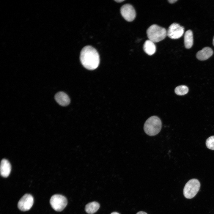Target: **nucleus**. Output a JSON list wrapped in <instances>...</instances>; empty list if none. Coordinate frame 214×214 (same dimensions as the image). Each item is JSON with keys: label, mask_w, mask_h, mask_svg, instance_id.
Listing matches in <instances>:
<instances>
[{"label": "nucleus", "mask_w": 214, "mask_h": 214, "mask_svg": "<svg viewBox=\"0 0 214 214\" xmlns=\"http://www.w3.org/2000/svg\"><path fill=\"white\" fill-rule=\"evenodd\" d=\"M185 46L187 49L191 48L193 44V36L192 31L189 30L186 31L184 35Z\"/></svg>", "instance_id": "nucleus-13"}, {"label": "nucleus", "mask_w": 214, "mask_h": 214, "mask_svg": "<svg viewBox=\"0 0 214 214\" xmlns=\"http://www.w3.org/2000/svg\"><path fill=\"white\" fill-rule=\"evenodd\" d=\"M213 45L214 46V37H213Z\"/></svg>", "instance_id": "nucleus-21"}, {"label": "nucleus", "mask_w": 214, "mask_h": 214, "mask_svg": "<svg viewBox=\"0 0 214 214\" xmlns=\"http://www.w3.org/2000/svg\"><path fill=\"white\" fill-rule=\"evenodd\" d=\"M111 214H119L116 212H114L111 213Z\"/></svg>", "instance_id": "nucleus-20"}, {"label": "nucleus", "mask_w": 214, "mask_h": 214, "mask_svg": "<svg viewBox=\"0 0 214 214\" xmlns=\"http://www.w3.org/2000/svg\"><path fill=\"white\" fill-rule=\"evenodd\" d=\"M188 90L187 86L182 85L177 86L174 89V92L177 95H182L186 94L188 92Z\"/></svg>", "instance_id": "nucleus-15"}, {"label": "nucleus", "mask_w": 214, "mask_h": 214, "mask_svg": "<svg viewBox=\"0 0 214 214\" xmlns=\"http://www.w3.org/2000/svg\"><path fill=\"white\" fill-rule=\"evenodd\" d=\"M200 187L199 181L196 179L189 180L185 184L183 190V195L186 198L191 199L198 192Z\"/></svg>", "instance_id": "nucleus-4"}, {"label": "nucleus", "mask_w": 214, "mask_h": 214, "mask_svg": "<svg viewBox=\"0 0 214 214\" xmlns=\"http://www.w3.org/2000/svg\"><path fill=\"white\" fill-rule=\"evenodd\" d=\"M11 166L9 161L6 159H2L1 162L0 174L3 177H7L10 174Z\"/></svg>", "instance_id": "nucleus-11"}, {"label": "nucleus", "mask_w": 214, "mask_h": 214, "mask_svg": "<svg viewBox=\"0 0 214 214\" xmlns=\"http://www.w3.org/2000/svg\"><path fill=\"white\" fill-rule=\"evenodd\" d=\"M80 58L83 66L89 70L96 69L99 64V54L96 49L91 46H86L82 48Z\"/></svg>", "instance_id": "nucleus-1"}, {"label": "nucleus", "mask_w": 214, "mask_h": 214, "mask_svg": "<svg viewBox=\"0 0 214 214\" xmlns=\"http://www.w3.org/2000/svg\"><path fill=\"white\" fill-rule=\"evenodd\" d=\"M184 28L177 23H173L169 26L167 31V36L170 38L176 39L181 37L183 34Z\"/></svg>", "instance_id": "nucleus-6"}, {"label": "nucleus", "mask_w": 214, "mask_h": 214, "mask_svg": "<svg viewBox=\"0 0 214 214\" xmlns=\"http://www.w3.org/2000/svg\"><path fill=\"white\" fill-rule=\"evenodd\" d=\"M213 54V51L212 48L209 47H205L198 51L196 56L198 59L203 61L208 59Z\"/></svg>", "instance_id": "nucleus-10"}, {"label": "nucleus", "mask_w": 214, "mask_h": 214, "mask_svg": "<svg viewBox=\"0 0 214 214\" xmlns=\"http://www.w3.org/2000/svg\"><path fill=\"white\" fill-rule=\"evenodd\" d=\"M177 0H168L169 2L171 4H173L177 1Z\"/></svg>", "instance_id": "nucleus-17"}, {"label": "nucleus", "mask_w": 214, "mask_h": 214, "mask_svg": "<svg viewBox=\"0 0 214 214\" xmlns=\"http://www.w3.org/2000/svg\"><path fill=\"white\" fill-rule=\"evenodd\" d=\"M100 207L99 204L96 202H93L87 204L85 206L86 212L89 214L95 213Z\"/></svg>", "instance_id": "nucleus-14"}, {"label": "nucleus", "mask_w": 214, "mask_h": 214, "mask_svg": "<svg viewBox=\"0 0 214 214\" xmlns=\"http://www.w3.org/2000/svg\"><path fill=\"white\" fill-rule=\"evenodd\" d=\"M124 1V0H115V1L117 2H121Z\"/></svg>", "instance_id": "nucleus-19"}, {"label": "nucleus", "mask_w": 214, "mask_h": 214, "mask_svg": "<svg viewBox=\"0 0 214 214\" xmlns=\"http://www.w3.org/2000/svg\"><path fill=\"white\" fill-rule=\"evenodd\" d=\"M154 43L149 40H146L143 45V48L144 52L149 55L153 54L156 51V47Z\"/></svg>", "instance_id": "nucleus-12"}, {"label": "nucleus", "mask_w": 214, "mask_h": 214, "mask_svg": "<svg viewBox=\"0 0 214 214\" xmlns=\"http://www.w3.org/2000/svg\"><path fill=\"white\" fill-rule=\"evenodd\" d=\"M120 12L123 18L127 21H133L136 17V12L133 6L129 4L123 5L121 8Z\"/></svg>", "instance_id": "nucleus-8"}, {"label": "nucleus", "mask_w": 214, "mask_h": 214, "mask_svg": "<svg viewBox=\"0 0 214 214\" xmlns=\"http://www.w3.org/2000/svg\"><path fill=\"white\" fill-rule=\"evenodd\" d=\"M54 98L56 101L62 106H66L70 102V99L68 96L63 92H59L55 95Z\"/></svg>", "instance_id": "nucleus-9"}, {"label": "nucleus", "mask_w": 214, "mask_h": 214, "mask_svg": "<svg viewBox=\"0 0 214 214\" xmlns=\"http://www.w3.org/2000/svg\"><path fill=\"white\" fill-rule=\"evenodd\" d=\"M136 214H147V213L144 211H139Z\"/></svg>", "instance_id": "nucleus-18"}, {"label": "nucleus", "mask_w": 214, "mask_h": 214, "mask_svg": "<svg viewBox=\"0 0 214 214\" xmlns=\"http://www.w3.org/2000/svg\"><path fill=\"white\" fill-rule=\"evenodd\" d=\"M147 34L149 40L154 43L162 40L167 36L166 29L156 24L150 26L147 30Z\"/></svg>", "instance_id": "nucleus-3"}, {"label": "nucleus", "mask_w": 214, "mask_h": 214, "mask_svg": "<svg viewBox=\"0 0 214 214\" xmlns=\"http://www.w3.org/2000/svg\"><path fill=\"white\" fill-rule=\"evenodd\" d=\"M206 145L208 149L214 150V136L209 137L206 140Z\"/></svg>", "instance_id": "nucleus-16"}, {"label": "nucleus", "mask_w": 214, "mask_h": 214, "mask_svg": "<svg viewBox=\"0 0 214 214\" xmlns=\"http://www.w3.org/2000/svg\"><path fill=\"white\" fill-rule=\"evenodd\" d=\"M50 204L52 207L55 211L60 212L66 207L67 203L66 198L60 194H55L51 197Z\"/></svg>", "instance_id": "nucleus-5"}, {"label": "nucleus", "mask_w": 214, "mask_h": 214, "mask_svg": "<svg viewBox=\"0 0 214 214\" xmlns=\"http://www.w3.org/2000/svg\"><path fill=\"white\" fill-rule=\"evenodd\" d=\"M34 203V199L30 194L24 195L19 201L18 206L19 209L23 211H26L30 209Z\"/></svg>", "instance_id": "nucleus-7"}, {"label": "nucleus", "mask_w": 214, "mask_h": 214, "mask_svg": "<svg viewBox=\"0 0 214 214\" xmlns=\"http://www.w3.org/2000/svg\"><path fill=\"white\" fill-rule=\"evenodd\" d=\"M162 122L160 119L156 116L149 118L144 123V129L145 132L149 136H154L161 130Z\"/></svg>", "instance_id": "nucleus-2"}]
</instances>
